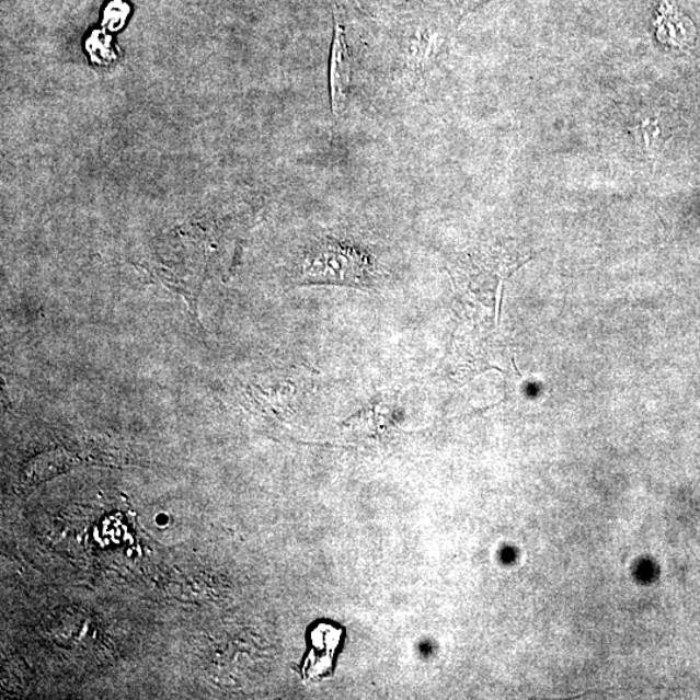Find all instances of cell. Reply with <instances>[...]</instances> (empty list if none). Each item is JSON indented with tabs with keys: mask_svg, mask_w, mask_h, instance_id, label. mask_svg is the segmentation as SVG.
I'll return each mask as SVG.
<instances>
[{
	"mask_svg": "<svg viewBox=\"0 0 700 700\" xmlns=\"http://www.w3.org/2000/svg\"><path fill=\"white\" fill-rule=\"evenodd\" d=\"M306 285L370 287L372 266L365 254L337 243H321L308 254L302 267Z\"/></svg>",
	"mask_w": 700,
	"mask_h": 700,
	"instance_id": "obj_1",
	"label": "cell"
},
{
	"mask_svg": "<svg viewBox=\"0 0 700 700\" xmlns=\"http://www.w3.org/2000/svg\"><path fill=\"white\" fill-rule=\"evenodd\" d=\"M351 76L352 58L349 47L346 45L342 19L336 13L335 35L334 42H332L330 61L331 103L335 115H341L346 101H348Z\"/></svg>",
	"mask_w": 700,
	"mask_h": 700,
	"instance_id": "obj_2",
	"label": "cell"
},
{
	"mask_svg": "<svg viewBox=\"0 0 700 700\" xmlns=\"http://www.w3.org/2000/svg\"><path fill=\"white\" fill-rule=\"evenodd\" d=\"M657 24H659L657 35L664 44L684 46L695 39L696 31L690 20L680 15L675 7L667 3L662 4V16Z\"/></svg>",
	"mask_w": 700,
	"mask_h": 700,
	"instance_id": "obj_3",
	"label": "cell"
}]
</instances>
